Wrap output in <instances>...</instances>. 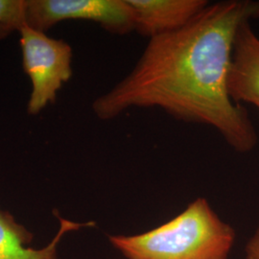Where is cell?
I'll use <instances>...</instances> for the list:
<instances>
[{"label":"cell","mask_w":259,"mask_h":259,"mask_svg":"<svg viewBox=\"0 0 259 259\" xmlns=\"http://www.w3.org/2000/svg\"><path fill=\"white\" fill-rule=\"evenodd\" d=\"M84 226H93V223L84 225L60 219L54 238L46 247L36 249L31 246L33 233L0 207V259H60L58 247L65 234Z\"/></svg>","instance_id":"52a82bcc"},{"label":"cell","mask_w":259,"mask_h":259,"mask_svg":"<svg viewBox=\"0 0 259 259\" xmlns=\"http://www.w3.org/2000/svg\"><path fill=\"white\" fill-rule=\"evenodd\" d=\"M28 0H0V39L27 25Z\"/></svg>","instance_id":"ba28073f"},{"label":"cell","mask_w":259,"mask_h":259,"mask_svg":"<svg viewBox=\"0 0 259 259\" xmlns=\"http://www.w3.org/2000/svg\"><path fill=\"white\" fill-rule=\"evenodd\" d=\"M228 92L233 102L249 103L259 110V37L250 20L244 21L235 35Z\"/></svg>","instance_id":"5b68a950"},{"label":"cell","mask_w":259,"mask_h":259,"mask_svg":"<svg viewBox=\"0 0 259 259\" xmlns=\"http://www.w3.org/2000/svg\"><path fill=\"white\" fill-rule=\"evenodd\" d=\"M135 31L152 38L185 27L209 4L206 0H127Z\"/></svg>","instance_id":"8992f818"},{"label":"cell","mask_w":259,"mask_h":259,"mask_svg":"<svg viewBox=\"0 0 259 259\" xmlns=\"http://www.w3.org/2000/svg\"><path fill=\"white\" fill-rule=\"evenodd\" d=\"M250 19H259V1H220L185 27L149 38L133 70L93 102L94 113L111 120L129 109L158 108L211 127L236 152L253 150L258 139L249 113L228 92L235 35Z\"/></svg>","instance_id":"6da1fadb"},{"label":"cell","mask_w":259,"mask_h":259,"mask_svg":"<svg viewBox=\"0 0 259 259\" xmlns=\"http://www.w3.org/2000/svg\"><path fill=\"white\" fill-rule=\"evenodd\" d=\"M127 259H228L235 232L204 198L148 232L109 236Z\"/></svg>","instance_id":"7a4b0ae2"},{"label":"cell","mask_w":259,"mask_h":259,"mask_svg":"<svg viewBox=\"0 0 259 259\" xmlns=\"http://www.w3.org/2000/svg\"><path fill=\"white\" fill-rule=\"evenodd\" d=\"M22 65L32 83L28 102L29 114L36 115L49 103H54L58 91L72 76V49L62 39L24 26L20 31Z\"/></svg>","instance_id":"3957f363"},{"label":"cell","mask_w":259,"mask_h":259,"mask_svg":"<svg viewBox=\"0 0 259 259\" xmlns=\"http://www.w3.org/2000/svg\"><path fill=\"white\" fill-rule=\"evenodd\" d=\"M246 258L259 259V226L246 246Z\"/></svg>","instance_id":"9c48e42d"},{"label":"cell","mask_w":259,"mask_h":259,"mask_svg":"<svg viewBox=\"0 0 259 259\" xmlns=\"http://www.w3.org/2000/svg\"><path fill=\"white\" fill-rule=\"evenodd\" d=\"M65 20H87L117 35L135 31L127 0H28L27 26L46 33Z\"/></svg>","instance_id":"277c9868"}]
</instances>
